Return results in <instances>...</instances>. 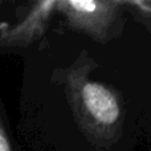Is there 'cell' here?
<instances>
[{
	"label": "cell",
	"instance_id": "obj_1",
	"mask_svg": "<svg viewBox=\"0 0 151 151\" xmlns=\"http://www.w3.org/2000/svg\"><path fill=\"white\" fill-rule=\"evenodd\" d=\"M68 90L81 127L91 137H113L121 119V105L117 94L77 72L69 74Z\"/></svg>",
	"mask_w": 151,
	"mask_h": 151
},
{
	"label": "cell",
	"instance_id": "obj_2",
	"mask_svg": "<svg viewBox=\"0 0 151 151\" xmlns=\"http://www.w3.org/2000/svg\"><path fill=\"white\" fill-rule=\"evenodd\" d=\"M61 12L65 13L70 25L86 32L96 39H104L115 19L118 3L93 0H65L58 1Z\"/></svg>",
	"mask_w": 151,
	"mask_h": 151
},
{
	"label": "cell",
	"instance_id": "obj_3",
	"mask_svg": "<svg viewBox=\"0 0 151 151\" xmlns=\"http://www.w3.org/2000/svg\"><path fill=\"white\" fill-rule=\"evenodd\" d=\"M57 5V1H41L36 4V7L29 12L25 20L21 21L17 27L5 32L0 36V44L3 45H12L28 42L37 36L39 32H41L42 25L48 19L50 11L53 7Z\"/></svg>",
	"mask_w": 151,
	"mask_h": 151
},
{
	"label": "cell",
	"instance_id": "obj_4",
	"mask_svg": "<svg viewBox=\"0 0 151 151\" xmlns=\"http://www.w3.org/2000/svg\"><path fill=\"white\" fill-rule=\"evenodd\" d=\"M0 151H11L9 142H8V138L4 133L1 123H0Z\"/></svg>",
	"mask_w": 151,
	"mask_h": 151
}]
</instances>
